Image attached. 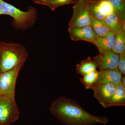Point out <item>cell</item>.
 Listing matches in <instances>:
<instances>
[{
	"label": "cell",
	"mask_w": 125,
	"mask_h": 125,
	"mask_svg": "<svg viewBox=\"0 0 125 125\" xmlns=\"http://www.w3.org/2000/svg\"><path fill=\"white\" fill-rule=\"evenodd\" d=\"M49 110L64 125H105L108 122L107 117L90 114L75 101L62 96L56 99L52 103Z\"/></svg>",
	"instance_id": "6da1fadb"
},
{
	"label": "cell",
	"mask_w": 125,
	"mask_h": 125,
	"mask_svg": "<svg viewBox=\"0 0 125 125\" xmlns=\"http://www.w3.org/2000/svg\"><path fill=\"white\" fill-rule=\"evenodd\" d=\"M28 57L26 47L13 42H0V72H5L24 64Z\"/></svg>",
	"instance_id": "7a4b0ae2"
},
{
	"label": "cell",
	"mask_w": 125,
	"mask_h": 125,
	"mask_svg": "<svg viewBox=\"0 0 125 125\" xmlns=\"http://www.w3.org/2000/svg\"><path fill=\"white\" fill-rule=\"evenodd\" d=\"M7 15L13 18L11 24L16 29L25 30L31 28L37 20V9L32 6L23 11L9 4L4 0H0V15Z\"/></svg>",
	"instance_id": "3957f363"
},
{
	"label": "cell",
	"mask_w": 125,
	"mask_h": 125,
	"mask_svg": "<svg viewBox=\"0 0 125 125\" xmlns=\"http://www.w3.org/2000/svg\"><path fill=\"white\" fill-rule=\"evenodd\" d=\"M24 64H20L11 70L0 73V96L15 101L16 84L18 74Z\"/></svg>",
	"instance_id": "277c9868"
},
{
	"label": "cell",
	"mask_w": 125,
	"mask_h": 125,
	"mask_svg": "<svg viewBox=\"0 0 125 125\" xmlns=\"http://www.w3.org/2000/svg\"><path fill=\"white\" fill-rule=\"evenodd\" d=\"M73 15L69 22V28H80L91 26L92 18L87 0H78L73 6Z\"/></svg>",
	"instance_id": "5b68a950"
},
{
	"label": "cell",
	"mask_w": 125,
	"mask_h": 125,
	"mask_svg": "<svg viewBox=\"0 0 125 125\" xmlns=\"http://www.w3.org/2000/svg\"><path fill=\"white\" fill-rule=\"evenodd\" d=\"M20 112L15 101L5 97L0 98V125H10L19 119Z\"/></svg>",
	"instance_id": "8992f818"
},
{
	"label": "cell",
	"mask_w": 125,
	"mask_h": 125,
	"mask_svg": "<svg viewBox=\"0 0 125 125\" xmlns=\"http://www.w3.org/2000/svg\"><path fill=\"white\" fill-rule=\"evenodd\" d=\"M119 54L108 50L99 53L93 57L94 61L100 70L118 68Z\"/></svg>",
	"instance_id": "52a82bcc"
},
{
	"label": "cell",
	"mask_w": 125,
	"mask_h": 125,
	"mask_svg": "<svg viewBox=\"0 0 125 125\" xmlns=\"http://www.w3.org/2000/svg\"><path fill=\"white\" fill-rule=\"evenodd\" d=\"M94 96L104 107H108L115 90V85L112 83L103 84L94 86L93 89Z\"/></svg>",
	"instance_id": "ba28073f"
},
{
	"label": "cell",
	"mask_w": 125,
	"mask_h": 125,
	"mask_svg": "<svg viewBox=\"0 0 125 125\" xmlns=\"http://www.w3.org/2000/svg\"><path fill=\"white\" fill-rule=\"evenodd\" d=\"M68 32L71 40L73 41L83 40L93 42L97 37L91 26L80 28H69Z\"/></svg>",
	"instance_id": "9c48e42d"
},
{
	"label": "cell",
	"mask_w": 125,
	"mask_h": 125,
	"mask_svg": "<svg viewBox=\"0 0 125 125\" xmlns=\"http://www.w3.org/2000/svg\"><path fill=\"white\" fill-rule=\"evenodd\" d=\"M122 75L118 68L100 70L94 86L108 83H112L115 85L120 84L121 83Z\"/></svg>",
	"instance_id": "30bf717a"
},
{
	"label": "cell",
	"mask_w": 125,
	"mask_h": 125,
	"mask_svg": "<svg viewBox=\"0 0 125 125\" xmlns=\"http://www.w3.org/2000/svg\"><path fill=\"white\" fill-rule=\"evenodd\" d=\"M115 34L109 31L104 37H97L93 43L97 48L99 53L112 50L114 47Z\"/></svg>",
	"instance_id": "8fae6325"
},
{
	"label": "cell",
	"mask_w": 125,
	"mask_h": 125,
	"mask_svg": "<svg viewBox=\"0 0 125 125\" xmlns=\"http://www.w3.org/2000/svg\"><path fill=\"white\" fill-rule=\"evenodd\" d=\"M103 21L107 25L109 31L115 34L125 31V21L121 20L114 13L106 16Z\"/></svg>",
	"instance_id": "7c38bea8"
},
{
	"label": "cell",
	"mask_w": 125,
	"mask_h": 125,
	"mask_svg": "<svg viewBox=\"0 0 125 125\" xmlns=\"http://www.w3.org/2000/svg\"><path fill=\"white\" fill-rule=\"evenodd\" d=\"M125 106V87L121 83L115 85V90L108 107Z\"/></svg>",
	"instance_id": "4fadbf2b"
},
{
	"label": "cell",
	"mask_w": 125,
	"mask_h": 125,
	"mask_svg": "<svg viewBox=\"0 0 125 125\" xmlns=\"http://www.w3.org/2000/svg\"><path fill=\"white\" fill-rule=\"evenodd\" d=\"M97 68L95 62L91 57H89L76 65V71L78 73L83 76L86 74L97 70Z\"/></svg>",
	"instance_id": "5bb4252c"
},
{
	"label": "cell",
	"mask_w": 125,
	"mask_h": 125,
	"mask_svg": "<svg viewBox=\"0 0 125 125\" xmlns=\"http://www.w3.org/2000/svg\"><path fill=\"white\" fill-rule=\"evenodd\" d=\"M99 71H95L84 75L79 79L80 82L87 89H93L98 79Z\"/></svg>",
	"instance_id": "9a60e30c"
},
{
	"label": "cell",
	"mask_w": 125,
	"mask_h": 125,
	"mask_svg": "<svg viewBox=\"0 0 125 125\" xmlns=\"http://www.w3.org/2000/svg\"><path fill=\"white\" fill-rule=\"evenodd\" d=\"M91 26L97 36L99 37H104L110 31L104 21L98 20L93 18Z\"/></svg>",
	"instance_id": "2e32d148"
},
{
	"label": "cell",
	"mask_w": 125,
	"mask_h": 125,
	"mask_svg": "<svg viewBox=\"0 0 125 125\" xmlns=\"http://www.w3.org/2000/svg\"><path fill=\"white\" fill-rule=\"evenodd\" d=\"M113 9V13L125 21V0H108Z\"/></svg>",
	"instance_id": "e0dca14e"
},
{
	"label": "cell",
	"mask_w": 125,
	"mask_h": 125,
	"mask_svg": "<svg viewBox=\"0 0 125 125\" xmlns=\"http://www.w3.org/2000/svg\"><path fill=\"white\" fill-rule=\"evenodd\" d=\"M113 51L119 54L125 51V31L115 34V41Z\"/></svg>",
	"instance_id": "ac0fdd59"
},
{
	"label": "cell",
	"mask_w": 125,
	"mask_h": 125,
	"mask_svg": "<svg viewBox=\"0 0 125 125\" xmlns=\"http://www.w3.org/2000/svg\"><path fill=\"white\" fill-rule=\"evenodd\" d=\"M97 6L100 13L106 17L113 13V9L108 0H97Z\"/></svg>",
	"instance_id": "d6986e66"
},
{
	"label": "cell",
	"mask_w": 125,
	"mask_h": 125,
	"mask_svg": "<svg viewBox=\"0 0 125 125\" xmlns=\"http://www.w3.org/2000/svg\"><path fill=\"white\" fill-rule=\"evenodd\" d=\"M78 0H51L47 4L48 6L52 11L57 8L64 5L76 4Z\"/></svg>",
	"instance_id": "ffe728a7"
},
{
	"label": "cell",
	"mask_w": 125,
	"mask_h": 125,
	"mask_svg": "<svg viewBox=\"0 0 125 125\" xmlns=\"http://www.w3.org/2000/svg\"><path fill=\"white\" fill-rule=\"evenodd\" d=\"M118 63V69L122 75L125 74V51L119 54Z\"/></svg>",
	"instance_id": "44dd1931"
},
{
	"label": "cell",
	"mask_w": 125,
	"mask_h": 125,
	"mask_svg": "<svg viewBox=\"0 0 125 125\" xmlns=\"http://www.w3.org/2000/svg\"><path fill=\"white\" fill-rule=\"evenodd\" d=\"M34 3L42 5L47 6L51 0H32Z\"/></svg>",
	"instance_id": "7402d4cb"
},
{
	"label": "cell",
	"mask_w": 125,
	"mask_h": 125,
	"mask_svg": "<svg viewBox=\"0 0 125 125\" xmlns=\"http://www.w3.org/2000/svg\"><path fill=\"white\" fill-rule=\"evenodd\" d=\"M125 76H122V78L121 80V83L122 84V85H123L124 87H125Z\"/></svg>",
	"instance_id": "603a6c76"
},
{
	"label": "cell",
	"mask_w": 125,
	"mask_h": 125,
	"mask_svg": "<svg viewBox=\"0 0 125 125\" xmlns=\"http://www.w3.org/2000/svg\"></svg>",
	"instance_id": "cb8c5ba5"
},
{
	"label": "cell",
	"mask_w": 125,
	"mask_h": 125,
	"mask_svg": "<svg viewBox=\"0 0 125 125\" xmlns=\"http://www.w3.org/2000/svg\"></svg>",
	"instance_id": "d4e9b609"
}]
</instances>
